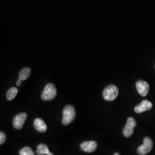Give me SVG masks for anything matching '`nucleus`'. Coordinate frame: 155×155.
I'll use <instances>...</instances> for the list:
<instances>
[{"instance_id":"f257e3e1","label":"nucleus","mask_w":155,"mask_h":155,"mask_svg":"<svg viewBox=\"0 0 155 155\" xmlns=\"http://www.w3.org/2000/svg\"><path fill=\"white\" fill-rule=\"evenodd\" d=\"M76 113L74 107L71 105H67L63 109L62 123L64 125H67L74 121Z\"/></svg>"},{"instance_id":"f03ea898","label":"nucleus","mask_w":155,"mask_h":155,"mask_svg":"<svg viewBox=\"0 0 155 155\" xmlns=\"http://www.w3.org/2000/svg\"><path fill=\"white\" fill-rule=\"evenodd\" d=\"M118 89L115 85L110 84L107 86L103 91V97L107 101L115 100L118 94Z\"/></svg>"},{"instance_id":"7ed1b4c3","label":"nucleus","mask_w":155,"mask_h":155,"mask_svg":"<svg viewBox=\"0 0 155 155\" xmlns=\"http://www.w3.org/2000/svg\"><path fill=\"white\" fill-rule=\"evenodd\" d=\"M56 95V89L54 84L52 83L47 84L41 93V98L44 101L52 100Z\"/></svg>"},{"instance_id":"20e7f679","label":"nucleus","mask_w":155,"mask_h":155,"mask_svg":"<svg viewBox=\"0 0 155 155\" xmlns=\"http://www.w3.org/2000/svg\"><path fill=\"white\" fill-rule=\"evenodd\" d=\"M144 143L137 148V153L139 155H145L152 150L153 148V141L148 137H145L144 139Z\"/></svg>"},{"instance_id":"39448f33","label":"nucleus","mask_w":155,"mask_h":155,"mask_svg":"<svg viewBox=\"0 0 155 155\" xmlns=\"http://www.w3.org/2000/svg\"><path fill=\"white\" fill-rule=\"evenodd\" d=\"M137 125L136 121L132 117H129L126 125L123 129V134L126 137H130L134 132V127Z\"/></svg>"},{"instance_id":"423d86ee","label":"nucleus","mask_w":155,"mask_h":155,"mask_svg":"<svg viewBox=\"0 0 155 155\" xmlns=\"http://www.w3.org/2000/svg\"><path fill=\"white\" fill-rule=\"evenodd\" d=\"M136 86L137 91L141 96L145 97L148 93L150 86L147 82L143 80H139L136 82Z\"/></svg>"},{"instance_id":"0eeeda50","label":"nucleus","mask_w":155,"mask_h":155,"mask_svg":"<svg viewBox=\"0 0 155 155\" xmlns=\"http://www.w3.org/2000/svg\"><path fill=\"white\" fill-rule=\"evenodd\" d=\"M27 117V115L25 113L18 114V115H17L15 117L13 120V127L17 129H22L23 125L25 123Z\"/></svg>"},{"instance_id":"6e6552de","label":"nucleus","mask_w":155,"mask_h":155,"mask_svg":"<svg viewBox=\"0 0 155 155\" xmlns=\"http://www.w3.org/2000/svg\"><path fill=\"white\" fill-rule=\"evenodd\" d=\"M152 107V104L148 100H144L134 108L136 113H141L145 111L150 110Z\"/></svg>"},{"instance_id":"1a4fd4ad","label":"nucleus","mask_w":155,"mask_h":155,"mask_svg":"<svg viewBox=\"0 0 155 155\" xmlns=\"http://www.w3.org/2000/svg\"><path fill=\"white\" fill-rule=\"evenodd\" d=\"M97 148V144L94 141H85L81 144V149L85 152L91 153L94 152Z\"/></svg>"},{"instance_id":"9d476101","label":"nucleus","mask_w":155,"mask_h":155,"mask_svg":"<svg viewBox=\"0 0 155 155\" xmlns=\"http://www.w3.org/2000/svg\"><path fill=\"white\" fill-rule=\"evenodd\" d=\"M34 127L36 130H38L39 132L44 133L47 130V125L45 124V121L40 118H36L33 123Z\"/></svg>"},{"instance_id":"9b49d317","label":"nucleus","mask_w":155,"mask_h":155,"mask_svg":"<svg viewBox=\"0 0 155 155\" xmlns=\"http://www.w3.org/2000/svg\"><path fill=\"white\" fill-rule=\"evenodd\" d=\"M50 152L48 148L46 145L44 144H39L37 147L36 153L38 155H48Z\"/></svg>"},{"instance_id":"f8f14e48","label":"nucleus","mask_w":155,"mask_h":155,"mask_svg":"<svg viewBox=\"0 0 155 155\" xmlns=\"http://www.w3.org/2000/svg\"><path fill=\"white\" fill-rule=\"evenodd\" d=\"M31 74V70L28 67H25L19 73V78L22 81L27 79Z\"/></svg>"},{"instance_id":"ddd939ff","label":"nucleus","mask_w":155,"mask_h":155,"mask_svg":"<svg viewBox=\"0 0 155 155\" xmlns=\"http://www.w3.org/2000/svg\"><path fill=\"white\" fill-rule=\"evenodd\" d=\"M18 90L16 87H12L9 89L6 93V98L8 101L13 100L17 94Z\"/></svg>"},{"instance_id":"4468645a","label":"nucleus","mask_w":155,"mask_h":155,"mask_svg":"<svg viewBox=\"0 0 155 155\" xmlns=\"http://www.w3.org/2000/svg\"><path fill=\"white\" fill-rule=\"evenodd\" d=\"M19 153L20 155H35L32 150L28 147L23 148L22 150H20Z\"/></svg>"},{"instance_id":"2eb2a0df","label":"nucleus","mask_w":155,"mask_h":155,"mask_svg":"<svg viewBox=\"0 0 155 155\" xmlns=\"http://www.w3.org/2000/svg\"><path fill=\"white\" fill-rule=\"evenodd\" d=\"M6 140V136L5 134L3 132H1L0 133V144L2 145L5 143Z\"/></svg>"},{"instance_id":"dca6fc26","label":"nucleus","mask_w":155,"mask_h":155,"mask_svg":"<svg viewBox=\"0 0 155 155\" xmlns=\"http://www.w3.org/2000/svg\"><path fill=\"white\" fill-rule=\"evenodd\" d=\"M21 79H20V78L17 80V81L16 84L18 86H20L21 85Z\"/></svg>"},{"instance_id":"f3484780","label":"nucleus","mask_w":155,"mask_h":155,"mask_svg":"<svg viewBox=\"0 0 155 155\" xmlns=\"http://www.w3.org/2000/svg\"><path fill=\"white\" fill-rule=\"evenodd\" d=\"M114 155H120V154H119L118 153H117V152H116V153H115L114 154Z\"/></svg>"},{"instance_id":"a211bd4d","label":"nucleus","mask_w":155,"mask_h":155,"mask_svg":"<svg viewBox=\"0 0 155 155\" xmlns=\"http://www.w3.org/2000/svg\"><path fill=\"white\" fill-rule=\"evenodd\" d=\"M48 155H53V154H52V153H51V152H50V153H49Z\"/></svg>"}]
</instances>
